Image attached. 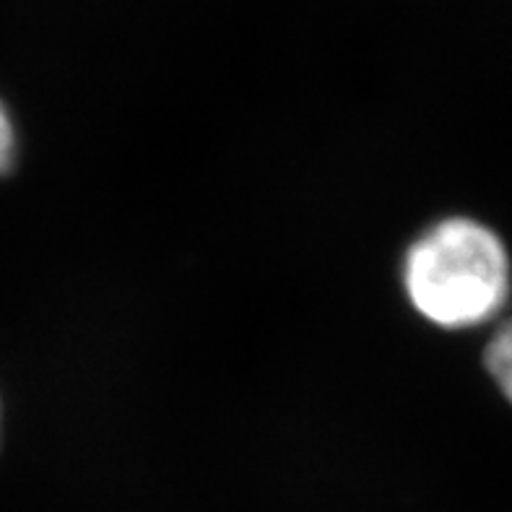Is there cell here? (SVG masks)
<instances>
[{
    "mask_svg": "<svg viewBox=\"0 0 512 512\" xmlns=\"http://www.w3.org/2000/svg\"><path fill=\"white\" fill-rule=\"evenodd\" d=\"M403 289L429 323L448 331L479 328L497 318L510 299V253L487 224L453 216L409 247Z\"/></svg>",
    "mask_w": 512,
    "mask_h": 512,
    "instance_id": "cell-1",
    "label": "cell"
},
{
    "mask_svg": "<svg viewBox=\"0 0 512 512\" xmlns=\"http://www.w3.org/2000/svg\"><path fill=\"white\" fill-rule=\"evenodd\" d=\"M484 364L497 390L512 403V315L500 323L492 333L487 349H484Z\"/></svg>",
    "mask_w": 512,
    "mask_h": 512,
    "instance_id": "cell-2",
    "label": "cell"
},
{
    "mask_svg": "<svg viewBox=\"0 0 512 512\" xmlns=\"http://www.w3.org/2000/svg\"><path fill=\"white\" fill-rule=\"evenodd\" d=\"M13 154H16V130L11 115L0 102V175L13 164Z\"/></svg>",
    "mask_w": 512,
    "mask_h": 512,
    "instance_id": "cell-3",
    "label": "cell"
}]
</instances>
